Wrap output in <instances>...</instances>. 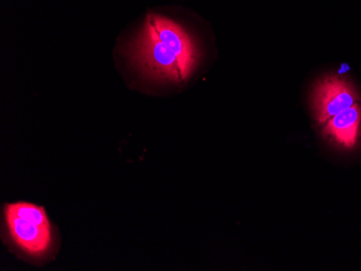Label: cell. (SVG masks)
<instances>
[{
  "label": "cell",
  "mask_w": 361,
  "mask_h": 271,
  "mask_svg": "<svg viewBox=\"0 0 361 271\" xmlns=\"http://www.w3.org/2000/svg\"><path fill=\"white\" fill-rule=\"evenodd\" d=\"M322 125V134L326 139L334 141L338 146L354 149L360 137V103H356L350 108L341 111L340 114L332 117Z\"/></svg>",
  "instance_id": "277c9868"
},
{
  "label": "cell",
  "mask_w": 361,
  "mask_h": 271,
  "mask_svg": "<svg viewBox=\"0 0 361 271\" xmlns=\"http://www.w3.org/2000/svg\"><path fill=\"white\" fill-rule=\"evenodd\" d=\"M133 56L137 66L154 79L180 82L194 73L200 51L185 28L151 14L133 44Z\"/></svg>",
  "instance_id": "6da1fadb"
},
{
  "label": "cell",
  "mask_w": 361,
  "mask_h": 271,
  "mask_svg": "<svg viewBox=\"0 0 361 271\" xmlns=\"http://www.w3.org/2000/svg\"><path fill=\"white\" fill-rule=\"evenodd\" d=\"M359 101L360 96L353 82L338 75H326L319 79L310 94V105L318 125H324Z\"/></svg>",
  "instance_id": "3957f363"
},
{
  "label": "cell",
  "mask_w": 361,
  "mask_h": 271,
  "mask_svg": "<svg viewBox=\"0 0 361 271\" xmlns=\"http://www.w3.org/2000/svg\"><path fill=\"white\" fill-rule=\"evenodd\" d=\"M5 220L13 244L32 258H42L52 246V230L44 208L27 203L7 204Z\"/></svg>",
  "instance_id": "7a4b0ae2"
}]
</instances>
